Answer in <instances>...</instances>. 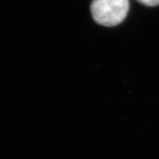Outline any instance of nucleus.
<instances>
[{
	"label": "nucleus",
	"mask_w": 159,
	"mask_h": 159,
	"mask_svg": "<svg viewBox=\"0 0 159 159\" xmlns=\"http://www.w3.org/2000/svg\"><path fill=\"white\" fill-rule=\"evenodd\" d=\"M129 10V0H93L90 12L98 24L112 27L125 20Z\"/></svg>",
	"instance_id": "obj_1"
},
{
	"label": "nucleus",
	"mask_w": 159,
	"mask_h": 159,
	"mask_svg": "<svg viewBox=\"0 0 159 159\" xmlns=\"http://www.w3.org/2000/svg\"><path fill=\"white\" fill-rule=\"evenodd\" d=\"M137 1L145 6H149V7H155L159 5V0H137Z\"/></svg>",
	"instance_id": "obj_2"
}]
</instances>
